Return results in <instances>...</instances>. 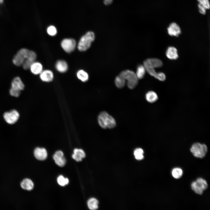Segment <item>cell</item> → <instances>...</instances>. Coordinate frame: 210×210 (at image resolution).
<instances>
[{
    "label": "cell",
    "mask_w": 210,
    "mask_h": 210,
    "mask_svg": "<svg viewBox=\"0 0 210 210\" xmlns=\"http://www.w3.org/2000/svg\"><path fill=\"white\" fill-rule=\"evenodd\" d=\"M197 185L203 191L206 190L208 187L206 181L202 178H198L195 181Z\"/></svg>",
    "instance_id": "cell-24"
},
{
    "label": "cell",
    "mask_w": 210,
    "mask_h": 210,
    "mask_svg": "<svg viewBox=\"0 0 210 210\" xmlns=\"http://www.w3.org/2000/svg\"><path fill=\"white\" fill-rule=\"evenodd\" d=\"M168 34L171 36H178L181 33V31L179 26L176 23H171L167 28Z\"/></svg>",
    "instance_id": "cell-13"
},
{
    "label": "cell",
    "mask_w": 210,
    "mask_h": 210,
    "mask_svg": "<svg viewBox=\"0 0 210 210\" xmlns=\"http://www.w3.org/2000/svg\"><path fill=\"white\" fill-rule=\"evenodd\" d=\"M115 82L116 85L119 88H123L125 84V81L119 75L116 77Z\"/></svg>",
    "instance_id": "cell-27"
},
{
    "label": "cell",
    "mask_w": 210,
    "mask_h": 210,
    "mask_svg": "<svg viewBox=\"0 0 210 210\" xmlns=\"http://www.w3.org/2000/svg\"><path fill=\"white\" fill-rule=\"evenodd\" d=\"M37 58V55L34 51L30 50L29 54L23 63L22 66L24 69H29L31 64L35 62Z\"/></svg>",
    "instance_id": "cell-10"
},
{
    "label": "cell",
    "mask_w": 210,
    "mask_h": 210,
    "mask_svg": "<svg viewBox=\"0 0 210 210\" xmlns=\"http://www.w3.org/2000/svg\"><path fill=\"white\" fill-rule=\"evenodd\" d=\"M146 70L143 65H139L137 67L136 74L138 79H141L144 76Z\"/></svg>",
    "instance_id": "cell-23"
},
{
    "label": "cell",
    "mask_w": 210,
    "mask_h": 210,
    "mask_svg": "<svg viewBox=\"0 0 210 210\" xmlns=\"http://www.w3.org/2000/svg\"><path fill=\"white\" fill-rule=\"evenodd\" d=\"M39 75L41 79L43 82H49L52 81L53 79V73L50 70H43Z\"/></svg>",
    "instance_id": "cell-12"
},
{
    "label": "cell",
    "mask_w": 210,
    "mask_h": 210,
    "mask_svg": "<svg viewBox=\"0 0 210 210\" xmlns=\"http://www.w3.org/2000/svg\"><path fill=\"white\" fill-rule=\"evenodd\" d=\"M85 157V153L82 149L75 148L74 150L72 157L76 161H81L82 159Z\"/></svg>",
    "instance_id": "cell-18"
},
{
    "label": "cell",
    "mask_w": 210,
    "mask_h": 210,
    "mask_svg": "<svg viewBox=\"0 0 210 210\" xmlns=\"http://www.w3.org/2000/svg\"><path fill=\"white\" fill-rule=\"evenodd\" d=\"M47 31L48 35L52 36L55 35L57 33L56 28L53 26H49L47 29Z\"/></svg>",
    "instance_id": "cell-30"
},
{
    "label": "cell",
    "mask_w": 210,
    "mask_h": 210,
    "mask_svg": "<svg viewBox=\"0 0 210 210\" xmlns=\"http://www.w3.org/2000/svg\"><path fill=\"white\" fill-rule=\"evenodd\" d=\"M77 78L83 82L87 81L89 79V75L88 73L84 70L80 69L76 73Z\"/></svg>",
    "instance_id": "cell-21"
},
{
    "label": "cell",
    "mask_w": 210,
    "mask_h": 210,
    "mask_svg": "<svg viewBox=\"0 0 210 210\" xmlns=\"http://www.w3.org/2000/svg\"><path fill=\"white\" fill-rule=\"evenodd\" d=\"M202 6L206 9H209L210 8V4L209 0H197Z\"/></svg>",
    "instance_id": "cell-31"
},
{
    "label": "cell",
    "mask_w": 210,
    "mask_h": 210,
    "mask_svg": "<svg viewBox=\"0 0 210 210\" xmlns=\"http://www.w3.org/2000/svg\"><path fill=\"white\" fill-rule=\"evenodd\" d=\"M143 65L145 69L150 68L154 69L161 67L163 65L162 62L157 58H148L143 62Z\"/></svg>",
    "instance_id": "cell-9"
},
{
    "label": "cell",
    "mask_w": 210,
    "mask_h": 210,
    "mask_svg": "<svg viewBox=\"0 0 210 210\" xmlns=\"http://www.w3.org/2000/svg\"><path fill=\"white\" fill-rule=\"evenodd\" d=\"M30 50L25 48L20 49L14 56L12 60L13 64L17 66H22L28 56Z\"/></svg>",
    "instance_id": "cell-6"
},
{
    "label": "cell",
    "mask_w": 210,
    "mask_h": 210,
    "mask_svg": "<svg viewBox=\"0 0 210 210\" xmlns=\"http://www.w3.org/2000/svg\"><path fill=\"white\" fill-rule=\"evenodd\" d=\"M61 45L65 52L69 53L73 52L75 49L77 45L76 42L73 38H65L62 41Z\"/></svg>",
    "instance_id": "cell-7"
},
{
    "label": "cell",
    "mask_w": 210,
    "mask_h": 210,
    "mask_svg": "<svg viewBox=\"0 0 210 210\" xmlns=\"http://www.w3.org/2000/svg\"><path fill=\"white\" fill-rule=\"evenodd\" d=\"M19 114L18 112L13 110L9 112H5L4 117L6 122L8 124H12L16 123L18 120Z\"/></svg>",
    "instance_id": "cell-8"
},
{
    "label": "cell",
    "mask_w": 210,
    "mask_h": 210,
    "mask_svg": "<svg viewBox=\"0 0 210 210\" xmlns=\"http://www.w3.org/2000/svg\"><path fill=\"white\" fill-rule=\"evenodd\" d=\"M55 67L58 72L62 73L66 72L68 68L67 63L65 61L62 60H58L57 62Z\"/></svg>",
    "instance_id": "cell-16"
},
{
    "label": "cell",
    "mask_w": 210,
    "mask_h": 210,
    "mask_svg": "<svg viewBox=\"0 0 210 210\" xmlns=\"http://www.w3.org/2000/svg\"><path fill=\"white\" fill-rule=\"evenodd\" d=\"M145 97L146 100L150 103L155 102L158 99V95L156 93L152 91L148 92L146 93Z\"/></svg>",
    "instance_id": "cell-20"
},
{
    "label": "cell",
    "mask_w": 210,
    "mask_h": 210,
    "mask_svg": "<svg viewBox=\"0 0 210 210\" xmlns=\"http://www.w3.org/2000/svg\"><path fill=\"white\" fill-rule=\"evenodd\" d=\"M57 181L59 185L63 186L68 184L69 180L67 178H65L63 176L60 175L57 178Z\"/></svg>",
    "instance_id": "cell-29"
},
{
    "label": "cell",
    "mask_w": 210,
    "mask_h": 210,
    "mask_svg": "<svg viewBox=\"0 0 210 210\" xmlns=\"http://www.w3.org/2000/svg\"><path fill=\"white\" fill-rule=\"evenodd\" d=\"M34 154L35 158L40 160L46 159L47 156V151L44 148H36L34 150Z\"/></svg>",
    "instance_id": "cell-14"
},
{
    "label": "cell",
    "mask_w": 210,
    "mask_h": 210,
    "mask_svg": "<svg viewBox=\"0 0 210 210\" xmlns=\"http://www.w3.org/2000/svg\"><path fill=\"white\" fill-rule=\"evenodd\" d=\"M191 187L192 190L196 194L200 195L202 194L204 191L197 185L195 181L192 183Z\"/></svg>",
    "instance_id": "cell-28"
},
{
    "label": "cell",
    "mask_w": 210,
    "mask_h": 210,
    "mask_svg": "<svg viewBox=\"0 0 210 210\" xmlns=\"http://www.w3.org/2000/svg\"><path fill=\"white\" fill-rule=\"evenodd\" d=\"M24 85L19 77L14 78L11 82V88L9 90L10 94L16 97H19L21 91L24 89Z\"/></svg>",
    "instance_id": "cell-4"
},
{
    "label": "cell",
    "mask_w": 210,
    "mask_h": 210,
    "mask_svg": "<svg viewBox=\"0 0 210 210\" xmlns=\"http://www.w3.org/2000/svg\"><path fill=\"white\" fill-rule=\"evenodd\" d=\"M112 1L113 0H104V2L105 5H108L111 4Z\"/></svg>",
    "instance_id": "cell-34"
},
{
    "label": "cell",
    "mask_w": 210,
    "mask_h": 210,
    "mask_svg": "<svg viewBox=\"0 0 210 210\" xmlns=\"http://www.w3.org/2000/svg\"><path fill=\"white\" fill-rule=\"evenodd\" d=\"M53 158L56 164L58 166L62 167L65 165L66 160L62 151L58 150L56 152L53 156Z\"/></svg>",
    "instance_id": "cell-11"
},
{
    "label": "cell",
    "mask_w": 210,
    "mask_h": 210,
    "mask_svg": "<svg viewBox=\"0 0 210 210\" xmlns=\"http://www.w3.org/2000/svg\"><path fill=\"white\" fill-rule=\"evenodd\" d=\"M198 6L200 12L202 14H205L206 9L200 4H198Z\"/></svg>",
    "instance_id": "cell-33"
},
{
    "label": "cell",
    "mask_w": 210,
    "mask_h": 210,
    "mask_svg": "<svg viewBox=\"0 0 210 210\" xmlns=\"http://www.w3.org/2000/svg\"><path fill=\"white\" fill-rule=\"evenodd\" d=\"M190 150L195 157L202 158L205 156L207 152L208 148L205 144L197 142L192 144Z\"/></svg>",
    "instance_id": "cell-5"
},
{
    "label": "cell",
    "mask_w": 210,
    "mask_h": 210,
    "mask_svg": "<svg viewBox=\"0 0 210 210\" xmlns=\"http://www.w3.org/2000/svg\"><path fill=\"white\" fill-rule=\"evenodd\" d=\"M4 0H0V4H2Z\"/></svg>",
    "instance_id": "cell-35"
},
{
    "label": "cell",
    "mask_w": 210,
    "mask_h": 210,
    "mask_svg": "<svg viewBox=\"0 0 210 210\" xmlns=\"http://www.w3.org/2000/svg\"><path fill=\"white\" fill-rule=\"evenodd\" d=\"M143 150L141 148H138L136 149L134 151V155L135 158L138 160H141L144 158Z\"/></svg>",
    "instance_id": "cell-26"
},
{
    "label": "cell",
    "mask_w": 210,
    "mask_h": 210,
    "mask_svg": "<svg viewBox=\"0 0 210 210\" xmlns=\"http://www.w3.org/2000/svg\"><path fill=\"white\" fill-rule=\"evenodd\" d=\"M98 120L100 126L103 129L113 128L116 125L114 118L105 111L100 113L98 116Z\"/></svg>",
    "instance_id": "cell-1"
},
{
    "label": "cell",
    "mask_w": 210,
    "mask_h": 210,
    "mask_svg": "<svg viewBox=\"0 0 210 210\" xmlns=\"http://www.w3.org/2000/svg\"><path fill=\"white\" fill-rule=\"evenodd\" d=\"M20 185L22 189L27 190H32L34 187V184L32 181L27 178L23 180L21 183Z\"/></svg>",
    "instance_id": "cell-19"
},
{
    "label": "cell",
    "mask_w": 210,
    "mask_h": 210,
    "mask_svg": "<svg viewBox=\"0 0 210 210\" xmlns=\"http://www.w3.org/2000/svg\"><path fill=\"white\" fill-rule=\"evenodd\" d=\"M31 72L34 75L39 74L43 70V65L40 62H34L29 67Z\"/></svg>",
    "instance_id": "cell-15"
},
{
    "label": "cell",
    "mask_w": 210,
    "mask_h": 210,
    "mask_svg": "<svg viewBox=\"0 0 210 210\" xmlns=\"http://www.w3.org/2000/svg\"><path fill=\"white\" fill-rule=\"evenodd\" d=\"M172 174V176L174 178L179 179L182 176L183 172L181 169L175 168L173 169Z\"/></svg>",
    "instance_id": "cell-25"
},
{
    "label": "cell",
    "mask_w": 210,
    "mask_h": 210,
    "mask_svg": "<svg viewBox=\"0 0 210 210\" xmlns=\"http://www.w3.org/2000/svg\"><path fill=\"white\" fill-rule=\"evenodd\" d=\"M155 78L160 81H163L166 79V76L163 73L160 72L157 73Z\"/></svg>",
    "instance_id": "cell-32"
},
{
    "label": "cell",
    "mask_w": 210,
    "mask_h": 210,
    "mask_svg": "<svg viewBox=\"0 0 210 210\" xmlns=\"http://www.w3.org/2000/svg\"><path fill=\"white\" fill-rule=\"evenodd\" d=\"M98 201L94 198L90 199L87 202V204L89 208L92 210H95L98 209Z\"/></svg>",
    "instance_id": "cell-22"
},
{
    "label": "cell",
    "mask_w": 210,
    "mask_h": 210,
    "mask_svg": "<svg viewBox=\"0 0 210 210\" xmlns=\"http://www.w3.org/2000/svg\"><path fill=\"white\" fill-rule=\"evenodd\" d=\"M118 75L125 81L127 80V86L130 89L134 88L138 84V79L135 73L132 71L127 70L123 71Z\"/></svg>",
    "instance_id": "cell-3"
},
{
    "label": "cell",
    "mask_w": 210,
    "mask_h": 210,
    "mask_svg": "<svg viewBox=\"0 0 210 210\" xmlns=\"http://www.w3.org/2000/svg\"><path fill=\"white\" fill-rule=\"evenodd\" d=\"M95 35L92 32L89 31L83 36L80 38L77 46L78 50L85 51L91 47V44L95 39Z\"/></svg>",
    "instance_id": "cell-2"
},
{
    "label": "cell",
    "mask_w": 210,
    "mask_h": 210,
    "mask_svg": "<svg viewBox=\"0 0 210 210\" xmlns=\"http://www.w3.org/2000/svg\"><path fill=\"white\" fill-rule=\"evenodd\" d=\"M166 54L167 57L170 60H176L178 57L177 49L172 46H170L167 48Z\"/></svg>",
    "instance_id": "cell-17"
}]
</instances>
